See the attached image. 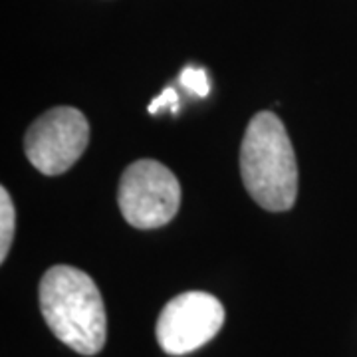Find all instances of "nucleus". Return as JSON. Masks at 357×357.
I'll return each mask as SVG.
<instances>
[{"instance_id": "nucleus-4", "label": "nucleus", "mask_w": 357, "mask_h": 357, "mask_svg": "<svg viewBox=\"0 0 357 357\" xmlns=\"http://www.w3.org/2000/svg\"><path fill=\"white\" fill-rule=\"evenodd\" d=\"M89 123L76 107H54L30 126L24 137L28 161L44 175H62L86 151Z\"/></svg>"}, {"instance_id": "nucleus-5", "label": "nucleus", "mask_w": 357, "mask_h": 357, "mask_svg": "<svg viewBox=\"0 0 357 357\" xmlns=\"http://www.w3.org/2000/svg\"><path fill=\"white\" fill-rule=\"evenodd\" d=\"M225 324V307L213 294L175 296L157 319L155 335L169 356H185L211 342Z\"/></svg>"}, {"instance_id": "nucleus-1", "label": "nucleus", "mask_w": 357, "mask_h": 357, "mask_svg": "<svg viewBox=\"0 0 357 357\" xmlns=\"http://www.w3.org/2000/svg\"><path fill=\"white\" fill-rule=\"evenodd\" d=\"M40 310L52 333L82 356H96L105 345L107 318L96 282L74 266L50 268L38 288Z\"/></svg>"}, {"instance_id": "nucleus-2", "label": "nucleus", "mask_w": 357, "mask_h": 357, "mask_svg": "<svg viewBox=\"0 0 357 357\" xmlns=\"http://www.w3.org/2000/svg\"><path fill=\"white\" fill-rule=\"evenodd\" d=\"M241 175L246 191L270 213L290 211L298 197V165L292 141L280 119L256 114L241 145Z\"/></svg>"}, {"instance_id": "nucleus-6", "label": "nucleus", "mask_w": 357, "mask_h": 357, "mask_svg": "<svg viewBox=\"0 0 357 357\" xmlns=\"http://www.w3.org/2000/svg\"><path fill=\"white\" fill-rule=\"evenodd\" d=\"M16 230V211L8 191L0 189V262L6 260Z\"/></svg>"}, {"instance_id": "nucleus-7", "label": "nucleus", "mask_w": 357, "mask_h": 357, "mask_svg": "<svg viewBox=\"0 0 357 357\" xmlns=\"http://www.w3.org/2000/svg\"><path fill=\"white\" fill-rule=\"evenodd\" d=\"M181 84L185 88L189 89L191 93L199 96V98H204L208 96L211 91V84H208V77H206V72L203 68H195V66H187L183 72H181Z\"/></svg>"}, {"instance_id": "nucleus-3", "label": "nucleus", "mask_w": 357, "mask_h": 357, "mask_svg": "<svg viewBox=\"0 0 357 357\" xmlns=\"http://www.w3.org/2000/svg\"><path fill=\"white\" fill-rule=\"evenodd\" d=\"M117 204L131 227L159 229L177 215L181 185L173 171L159 161H135L121 175Z\"/></svg>"}, {"instance_id": "nucleus-8", "label": "nucleus", "mask_w": 357, "mask_h": 357, "mask_svg": "<svg viewBox=\"0 0 357 357\" xmlns=\"http://www.w3.org/2000/svg\"><path fill=\"white\" fill-rule=\"evenodd\" d=\"M171 109L173 114L178 109V96L177 91L173 88H165L163 91H161V96L159 98H155L153 102L149 103V114H157L159 109Z\"/></svg>"}]
</instances>
